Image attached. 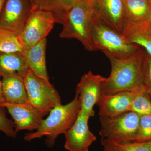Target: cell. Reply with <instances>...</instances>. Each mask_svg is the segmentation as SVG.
Segmentation results:
<instances>
[{
  "label": "cell",
  "instance_id": "cell-30",
  "mask_svg": "<svg viewBox=\"0 0 151 151\" xmlns=\"http://www.w3.org/2000/svg\"><path fill=\"white\" fill-rule=\"evenodd\" d=\"M148 1H149V2H150V4H151V0H148Z\"/></svg>",
  "mask_w": 151,
  "mask_h": 151
},
{
  "label": "cell",
  "instance_id": "cell-18",
  "mask_svg": "<svg viewBox=\"0 0 151 151\" xmlns=\"http://www.w3.org/2000/svg\"><path fill=\"white\" fill-rule=\"evenodd\" d=\"M78 0H29L31 11L43 10L52 13L57 23L62 24L68 11Z\"/></svg>",
  "mask_w": 151,
  "mask_h": 151
},
{
  "label": "cell",
  "instance_id": "cell-23",
  "mask_svg": "<svg viewBox=\"0 0 151 151\" xmlns=\"http://www.w3.org/2000/svg\"><path fill=\"white\" fill-rule=\"evenodd\" d=\"M151 141V115L140 116L137 133L134 141Z\"/></svg>",
  "mask_w": 151,
  "mask_h": 151
},
{
  "label": "cell",
  "instance_id": "cell-9",
  "mask_svg": "<svg viewBox=\"0 0 151 151\" xmlns=\"http://www.w3.org/2000/svg\"><path fill=\"white\" fill-rule=\"evenodd\" d=\"M94 17L122 34L127 24L124 0H93Z\"/></svg>",
  "mask_w": 151,
  "mask_h": 151
},
{
  "label": "cell",
  "instance_id": "cell-14",
  "mask_svg": "<svg viewBox=\"0 0 151 151\" xmlns=\"http://www.w3.org/2000/svg\"><path fill=\"white\" fill-rule=\"evenodd\" d=\"M47 43V39H44L23 52L29 69L40 78L49 81L45 57Z\"/></svg>",
  "mask_w": 151,
  "mask_h": 151
},
{
  "label": "cell",
  "instance_id": "cell-22",
  "mask_svg": "<svg viewBox=\"0 0 151 151\" xmlns=\"http://www.w3.org/2000/svg\"><path fill=\"white\" fill-rule=\"evenodd\" d=\"M102 146L104 151H151V141L145 142H111Z\"/></svg>",
  "mask_w": 151,
  "mask_h": 151
},
{
  "label": "cell",
  "instance_id": "cell-7",
  "mask_svg": "<svg viewBox=\"0 0 151 151\" xmlns=\"http://www.w3.org/2000/svg\"><path fill=\"white\" fill-rule=\"evenodd\" d=\"M55 23V19L51 12L31 11L22 30L18 35L23 50L28 49L46 38Z\"/></svg>",
  "mask_w": 151,
  "mask_h": 151
},
{
  "label": "cell",
  "instance_id": "cell-6",
  "mask_svg": "<svg viewBox=\"0 0 151 151\" xmlns=\"http://www.w3.org/2000/svg\"><path fill=\"white\" fill-rule=\"evenodd\" d=\"M23 79L30 103L44 116L62 104L59 93L50 81L40 78L29 69Z\"/></svg>",
  "mask_w": 151,
  "mask_h": 151
},
{
  "label": "cell",
  "instance_id": "cell-28",
  "mask_svg": "<svg viewBox=\"0 0 151 151\" xmlns=\"http://www.w3.org/2000/svg\"><path fill=\"white\" fill-rule=\"evenodd\" d=\"M147 23L150 26V27L151 28V12L150 17H149L148 20L147 21Z\"/></svg>",
  "mask_w": 151,
  "mask_h": 151
},
{
  "label": "cell",
  "instance_id": "cell-29",
  "mask_svg": "<svg viewBox=\"0 0 151 151\" xmlns=\"http://www.w3.org/2000/svg\"><path fill=\"white\" fill-rule=\"evenodd\" d=\"M86 1H89L90 2V3L93 0H86Z\"/></svg>",
  "mask_w": 151,
  "mask_h": 151
},
{
  "label": "cell",
  "instance_id": "cell-26",
  "mask_svg": "<svg viewBox=\"0 0 151 151\" xmlns=\"http://www.w3.org/2000/svg\"><path fill=\"white\" fill-rule=\"evenodd\" d=\"M0 74V109L4 108V105L6 103L5 100L3 95L2 91V80Z\"/></svg>",
  "mask_w": 151,
  "mask_h": 151
},
{
  "label": "cell",
  "instance_id": "cell-25",
  "mask_svg": "<svg viewBox=\"0 0 151 151\" xmlns=\"http://www.w3.org/2000/svg\"><path fill=\"white\" fill-rule=\"evenodd\" d=\"M3 110L0 109V132L4 133L9 137L15 138L17 133L15 129L14 122L7 118Z\"/></svg>",
  "mask_w": 151,
  "mask_h": 151
},
{
  "label": "cell",
  "instance_id": "cell-17",
  "mask_svg": "<svg viewBox=\"0 0 151 151\" xmlns=\"http://www.w3.org/2000/svg\"><path fill=\"white\" fill-rule=\"evenodd\" d=\"M29 70L23 52L0 53V74L2 77L18 75L24 78Z\"/></svg>",
  "mask_w": 151,
  "mask_h": 151
},
{
  "label": "cell",
  "instance_id": "cell-16",
  "mask_svg": "<svg viewBox=\"0 0 151 151\" xmlns=\"http://www.w3.org/2000/svg\"><path fill=\"white\" fill-rule=\"evenodd\" d=\"M122 34L131 43L143 48L151 57V28L147 22L138 24L127 22Z\"/></svg>",
  "mask_w": 151,
  "mask_h": 151
},
{
  "label": "cell",
  "instance_id": "cell-20",
  "mask_svg": "<svg viewBox=\"0 0 151 151\" xmlns=\"http://www.w3.org/2000/svg\"><path fill=\"white\" fill-rule=\"evenodd\" d=\"M129 111L140 116L151 115V99L145 86L137 91Z\"/></svg>",
  "mask_w": 151,
  "mask_h": 151
},
{
  "label": "cell",
  "instance_id": "cell-13",
  "mask_svg": "<svg viewBox=\"0 0 151 151\" xmlns=\"http://www.w3.org/2000/svg\"><path fill=\"white\" fill-rule=\"evenodd\" d=\"M138 90L102 94L97 104L100 117H115L129 111L132 100Z\"/></svg>",
  "mask_w": 151,
  "mask_h": 151
},
{
  "label": "cell",
  "instance_id": "cell-21",
  "mask_svg": "<svg viewBox=\"0 0 151 151\" xmlns=\"http://www.w3.org/2000/svg\"><path fill=\"white\" fill-rule=\"evenodd\" d=\"M23 52L21 44L17 34L0 27V53Z\"/></svg>",
  "mask_w": 151,
  "mask_h": 151
},
{
  "label": "cell",
  "instance_id": "cell-19",
  "mask_svg": "<svg viewBox=\"0 0 151 151\" xmlns=\"http://www.w3.org/2000/svg\"><path fill=\"white\" fill-rule=\"evenodd\" d=\"M127 22L138 24L147 22L151 12L148 0H124Z\"/></svg>",
  "mask_w": 151,
  "mask_h": 151
},
{
  "label": "cell",
  "instance_id": "cell-4",
  "mask_svg": "<svg viewBox=\"0 0 151 151\" xmlns=\"http://www.w3.org/2000/svg\"><path fill=\"white\" fill-rule=\"evenodd\" d=\"M140 116L128 111L113 117H100L102 145L111 142H132L137 133Z\"/></svg>",
  "mask_w": 151,
  "mask_h": 151
},
{
  "label": "cell",
  "instance_id": "cell-24",
  "mask_svg": "<svg viewBox=\"0 0 151 151\" xmlns=\"http://www.w3.org/2000/svg\"><path fill=\"white\" fill-rule=\"evenodd\" d=\"M142 70L143 84L151 99V57L145 51L143 55Z\"/></svg>",
  "mask_w": 151,
  "mask_h": 151
},
{
  "label": "cell",
  "instance_id": "cell-12",
  "mask_svg": "<svg viewBox=\"0 0 151 151\" xmlns=\"http://www.w3.org/2000/svg\"><path fill=\"white\" fill-rule=\"evenodd\" d=\"M4 108L13 120L17 133L23 130L36 131L44 120V116L30 102L23 104L6 103Z\"/></svg>",
  "mask_w": 151,
  "mask_h": 151
},
{
  "label": "cell",
  "instance_id": "cell-2",
  "mask_svg": "<svg viewBox=\"0 0 151 151\" xmlns=\"http://www.w3.org/2000/svg\"><path fill=\"white\" fill-rule=\"evenodd\" d=\"M80 110V102L76 93L74 99L70 103L65 105H56L52 109L37 129L26 134L24 137V140L30 142L45 137V145L48 147H53L58 137L65 134L73 126Z\"/></svg>",
  "mask_w": 151,
  "mask_h": 151
},
{
  "label": "cell",
  "instance_id": "cell-1",
  "mask_svg": "<svg viewBox=\"0 0 151 151\" xmlns=\"http://www.w3.org/2000/svg\"><path fill=\"white\" fill-rule=\"evenodd\" d=\"M144 51L141 47L130 54L104 53L111 63V70L102 85V94L135 91L144 87L142 70Z\"/></svg>",
  "mask_w": 151,
  "mask_h": 151
},
{
  "label": "cell",
  "instance_id": "cell-3",
  "mask_svg": "<svg viewBox=\"0 0 151 151\" xmlns=\"http://www.w3.org/2000/svg\"><path fill=\"white\" fill-rule=\"evenodd\" d=\"M93 19L91 3L86 0H78L66 15L60 37L76 39L81 42L86 50L94 51L91 39Z\"/></svg>",
  "mask_w": 151,
  "mask_h": 151
},
{
  "label": "cell",
  "instance_id": "cell-10",
  "mask_svg": "<svg viewBox=\"0 0 151 151\" xmlns=\"http://www.w3.org/2000/svg\"><path fill=\"white\" fill-rule=\"evenodd\" d=\"M90 116L80 111L73 126L65 132L64 148L68 151H89L97 139L90 131L88 122Z\"/></svg>",
  "mask_w": 151,
  "mask_h": 151
},
{
  "label": "cell",
  "instance_id": "cell-8",
  "mask_svg": "<svg viewBox=\"0 0 151 151\" xmlns=\"http://www.w3.org/2000/svg\"><path fill=\"white\" fill-rule=\"evenodd\" d=\"M105 77L89 71L83 75L76 86V93L81 106L80 111L91 117L95 115L94 105L102 94V87Z\"/></svg>",
  "mask_w": 151,
  "mask_h": 151
},
{
  "label": "cell",
  "instance_id": "cell-27",
  "mask_svg": "<svg viewBox=\"0 0 151 151\" xmlns=\"http://www.w3.org/2000/svg\"><path fill=\"white\" fill-rule=\"evenodd\" d=\"M6 1V0H0V16H1L3 7H4V5Z\"/></svg>",
  "mask_w": 151,
  "mask_h": 151
},
{
  "label": "cell",
  "instance_id": "cell-11",
  "mask_svg": "<svg viewBox=\"0 0 151 151\" xmlns=\"http://www.w3.org/2000/svg\"><path fill=\"white\" fill-rule=\"evenodd\" d=\"M31 11L27 0H6L0 16V27L18 35Z\"/></svg>",
  "mask_w": 151,
  "mask_h": 151
},
{
  "label": "cell",
  "instance_id": "cell-5",
  "mask_svg": "<svg viewBox=\"0 0 151 151\" xmlns=\"http://www.w3.org/2000/svg\"><path fill=\"white\" fill-rule=\"evenodd\" d=\"M91 39L94 51L102 50L104 53L130 54L141 48L94 15Z\"/></svg>",
  "mask_w": 151,
  "mask_h": 151
},
{
  "label": "cell",
  "instance_id": "cell-15",
  "mask_svg": "<svg viewBox=\"0 0 151 151\" xmlns=\"http://www.w3.org/2000/svg\"><path fill=\"white\" fill-rule=\"evenodd\" d=\"M2 85L6 103L14 104L29 103L23 77L18 75L3 77Z\"/></svg>",
  "mask_w": 151,
  "mask_h": 151
}]
</instances>
